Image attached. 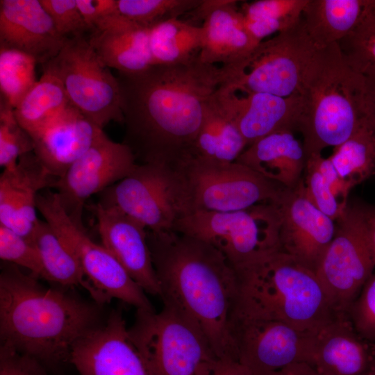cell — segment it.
<instances>
[{
    "instance_id": "6da1fadb",
    "label": "cell",
    "mask_w": 375,
    "mask_h": 375,
    "mask_svg": "<svg viewBox=\"0 0 375 375\" xmlns=\"http://www.w3.org/2000/svg\"><path fill=\"white\" fill-rule=\"evenodd\" d=\"M123 143L138 164L175 167L191 158L208 101L226 81L224 67L197 57L174 65L118 73Z\"/></svg>"
},
{
    "instance_id": "7a4b0ae2",
    "label": "cell",
    "mask_w": 375,
    "mask_h": 375,
    "mask_svg": "<svg viewBox=\"0 0 375 375\" xmlns=\"http://www.w3.org/2000/svg\"><path fill=\"white\" fill-rule=\"evenodd\" d=\"M147 241L163 303L201 331L218 359L238 360L232 334L235 268L210 244L175 231L147 230Z\"/></svg>"
},
{
    "instance_id": "3957f363",
    "label": "cell",
    "mask_w": 375,
    "mask_h": 375,
    "mask_svg": "<svg viewBox=\"0 0 375 375\" xmlns=\"http://www.w3.org/2000/svg\"><path fill=\"white\" fill-rule=\"evenodd\" d=\"M19 267L0 274L1 347L41 363L69 360L73 347L99 325L97 308L74 295L48 288Z\"/></svg>"
},
{
    "instance_id": "277c9868",
    "label": "cell",
    "mask_w": 375,
    "mask_h": 375,
    "mask_svg": "<svg viewBox=\"0 0 375 375\" xmlns=\"http://www.w3.org/2000/svg\"><path fill=\"white\" fill-rule=\"evenodd\" d=\"M235 269L233 316L281 321L312 331L337 314L316 273L281 251Z\"/></svg>"
},
{
    "instance_id": "5b68a950",
    "label": "cell",
    "mask_w": 375,
    "mask_h": 375,
    "mask_svg": "<svg viewBox=\"0 0 375 375\" xmlns=\"http://www.w3.org/2000/svg\"><path fill=\"white\" fill-rule=\"evenodd\" d=\"M361 76L347 63L339 44L319 49L298 92L301 112L297 131L306 158L345 142L363 121Z\"/></svg>"
},
{
    "instance_id": "8992f818",
    "label": "cell",
    "mask_w": 375,
    "mask_h": 375,
    "mask_svg": "<svg viewBox=\"0 0 375 375\" xmlns=\"http://www.w3.org/2000/svg\"><path fill=\"white\" fill-rule=\"evenodd\" d=\"M128 334L149 375H208L218 358L201 331L172 306L137 309Z\"/></svg>"
},
{
    "instance_id": "52a82bcc",
    "label": "cell",
    "mask_w": 375,
    "mask_h": 375,
    "mask_svg": "<svg viewBox=\"0 0 375 375\" xmlns=\"http://www.w3.org/2000/svg\"><path fill=\"white\" fill-rule=\"evenodd\" d=\"M281 215L275 203L231 212L190 213L173 231L199 239L220 251L235 268L280 251Z\"/></svg>"
},
{
    "instance_id": "ba28073f",
    "label": "cell",
    "mask_w": 375,
    "mask_h": 375,
    "mask_svg": "<svg viewBox=\"0 0 375 375\" xmlns=\"http://www.w3.org/2000/svg\"><path fill=\"white\" fill-rule=\"evenodd\" d=\"M174 168L183 184L188 215L231 212L275 203L285 188L237 162L190 158Z\"/></svg>"
},
{
    "instance_id": "9c48e42d",
    "label": "cell",
    "mask_w": 375,
    "mask_h": 375,
    "mask_svg": "<svg viewBox=\"0 0 375 375\" xmlns=\"http://www.w3.org/2000/svg\"><path fill=\"white\" fill-rule=\"evenodd\" d=\"M318 48L302 19L260 42L242 62L224 67L225 82L242 92H265L283 97L298 94ZM322 49V48H321Z\"/></svg>"
},
{
    "instance_id": "30bf717a",
    "label": "cell",
    "mask_w": 375,
    "mask_h": 375,
    "mask_svg": "<svg viewBox=\"0 0 375 375\" xmlns=\"http://www.w3.org/2000/svg\"><path fill=\"white\" fill-rule=\"evenodd\" d=\"M99 60L88 35L66 38L59 53L42 65L62 83L71 104L101 128L124 124L117 76Z\"/></svg>"
},
{
    "instance_id": "8fae6325",
    "label": "cell",
    "mask_w": 375,
    "mask_h": 375,
    "mask_svg": "<svg viewBox=\"0 0 375 375\" xmlns=\"http://www.w3.org/2000/svg\"><path fill=\"white\" fill-rule=\"evenodd\" d=\"M37 209L78 260L94 288L97 303L117 299L137 309L154 310L145 292L134 281L115 256L94 242L83 226L67 214L55 192L48 189L37 198Z\"/></svg>"
},
{
    "instance_id": "7c38bea8",
    "label": "cell",
    "mask_w": 375,
    "mask_h": 375,
    "mask_svg": "<svg viewBox=\"0 0 375 375\" xmlns=\"http://www.w3.org/2000/svg\"><path fill=\"white\" fill-rule=\"evenodd\" d=\"M98 202L117 208L151 231H173L188 215L177 171L159 164L138 163L130 174L100 193Z\"/></svg>"
},
{
    "instance_id": "4fadbf2b",
    "label": "cell",
    "mask_w": 375,
    "mask_h": 375,
    "mask_svg": "<svg viewBox=\"0 0 375 375\" xmlns=\"http://www.w3.org/2000/svg\"><path fill=\"white\" fill-rule=\"evenodd\" d=\"M334 237L315 273L336 313H347L373 274L375 258L371 249L365 208L349 206L335 222Z\"/></svg>"
},
{
    "instance_id": "5bb4252c",
    "label": "cell",
    "mask_w": 375,
    "mask_h": 375,
    "mask_svg": "<svg viewBox=\"0 0 375 375\" xmlns=\"http://www.w3.org/2000/svg\"><path fill=\"white\" fill-rule=\"evenodd\" d=\"M138 162L123 142L103 131L94 144L70 167L53 188L67 214L79 225L87 200L130 174Z\"/></svg>"
},
{
    "instance_id": "9a60e30c",
    "label": "cell",
    "mask_w": 375,
    "mask_h": 375,
    "mask_svg": "<svg viewBox=\"0 0 375 375\" xmlns=\"http://www.w3.org/2000/svg\"><path fill=\"white\" fill-rule=\"evenodd\" d=\"M312 331L238 316L232 324L238 360L252 375H269L294 362L309 363Z\"/></svg>"
},
{
    "instance_id": "2e32d148",
    "label": "cell",
    "mask_w": 375,
    "mask_h": 375,
    "mask_svg": "<svg viewBox=\"0 0 375 375\" xmlns=\"http://www.w3.org/2000/svg\"><path fill=\"white\" fill-rule=\"evenodd\" d=\"M275 203L281 215L280 251L315 272L334 237L335 222L309 200L303 178L294 188H285Z\"/></svg>"
},
{
    "instance_id": "e0dca14e",
    "label": "cell",
    "mask_w": 375,
    "mask_h": 375,
    "mask_svg": "<svg viewBox=\"0 0 375 375\" xmlns=\"http://www.w3.org/2000/svg\"><path fill=\"white\" fill-rule=\"evenodd\" d=\"M69 360L80 375H149L119 311L80 339Z\"/></svg>"
},
{
    "instance_id": "ac0fdd59",
    "label": "cell",
    "mask_w": 375,
    "mask_h": 375,
    "mask_svg": "<svg viewBox=\"0 0 375 375\" xmlns=\"http://www.w3.org/2000/svg\"><path fill=\"white\" fill-rule=\"evenodd\" d=\"M88 208L97 219L101 244L146 293L160 297L147 241V229L115 207L97 202Z\"/></svg>"
},
{
    "instance_id": "d6986e66",
    "label": "cell",
    "mask_w": 375,
    "mask_h": 375,
    "mask_svg": "<svg viewBox=\"0 0 375 375\" xmlns=\"http://www.w3.org/2000/svg\"><path fill=\"white\" fill-rule=\"evenodd\" d=\"M309 364L321 375H375V344L349 315L337 313L312 332Z\"/></svg>"
},
{
    "instance_id": "ffe728a7",
    "label": "cell",
    "mask_w": 375,
    "mask_h": 375,
    "mask_svg": "<svg viewBox=\"0 0 375 375\" xmlns=\"http://www.w3.org/2000/svg\"><path fill=\"white\" fill-rule=\"evenodd\" d=\"M237 4L233 0H203L189 13L203 21L201 62L233 66L246 60L260 43L247 30Z\"/></svg>"
},
{
    "instance_id": "44dd1931",
    "label": "cell",
    "mask_w": 375,
    "mask_h": 375,
    "mask_svg": "<svg viewBox=\"0 0 375 375\" xmlns=\"http://www.w3.org/2000/svg\"><path fill=\"white\" fill-rule=\"evenodd\" d=\"M57 180L33 151L19 158L14 167L3 169L0 176V224L31 241L40 219L38 196L43 190L53 188Z\"/></svg>"
},
{
    "instance_id": "7402d4cb",
    "label": "cell",
    "mask_w": 375,
    "mask_h": 375,
    "mask_svg": "<svg viewBox=\"0 0 375 375\" xmlns=\"http://www.w3.org/2000/svg\"><path fill=\"white\" fill-rule=\"evenodd\" d=\"M218 91L247 147L275 132L297 131L301 112L299 94L286 97L265 92L240 94L225 83Z\"/></svg>"
},
{
    "instance_id": "603a6c76",
    "label": "cell",
    "mask_w": 375,
    "mask_h": 375,
    "mask_svg": "<svg viewBox=\"0 0 375 375\" xmlns=\"http://www.w3.org/2000/svg\"><path fill=\"white\" fill-rule=\"evenodd\" d=\"M65 40L40 0L0 1V47L25 53L42 66L59 53Z\"/></svg>"
},
{
    "instance_id": "cb8c5ba5",
    "label": "cell",
    "mask_w": 375,
    "mask_h": 375,
    "mask_svg": "<svg viewBox=\"0 0 375 375\" xmlns=\"http://www.w3.org/2000/svg\"><path fill=\"white\" fill-rule=\"evenodd\" d=\"M103 131L71 105L32 136L33 152L46 169L59 178Z\"/></svg>"
},
{
    "instance_id": "d4e9b609",
    "label": "cell",
    "mask_w": 375,
    "mask_h": 375,
    "mask_svg": "<svg viewBox=\"0 0 375 375\" xmlns=\"http://www.w3.org/2000/svg\"><path fill=\"white\" fill-rule=\"evenodd\" d=\"M149 31L117 13L97 23L88 38L106 67L134 74L152 66Z\"/></svg>"
},
{
    "instance_id": "484cf974",
    "label": "cell",
    "mask_w": 375,
    "mask_h": 375,
    "mask_svg": "<svg viewBox=\"0 0 375 375\" xmlns=\"http://www.w3.org/2000/svg\"><path fill=\"white\" fill-rule=\"evenodd\" d=\"M235 162L284 188H293L303 178L306 156L293 132L282 131L249 146Z\"/></svg>"
},
{
    "instance_id": "4316f807",
    "label": "cell",
    "mask_w": 375,
    "mask_h": 375,
    "mask_svg": "<svg viewBox=\"0 0 375 375\" xmlns=\"http://www.w3.org/2000/svg\"><path fill=\"white\" fill-rule=\"evenodd\" d=\"M218 90L208 101L190 158L234 162L247 144Z\"/></svg>"
},
{
    "instance_id": "83f0119b",
    "label": "cell",
    "mask_w": 375,
    "mask_h": 375,
    "mask_svg": "<svg viewBox=\"0 0 375 375\" xmlns=\"http://www.w3.org/2000/svg\"><path fill=\"white\" fill-rule=\"evenodd\" d=\"M369 0H308L301 19L314 44L324 48L340 42L360 23Z\"/></svg>"
},
{
    "instance_id": "f1b7e54d",
    "label": "cell",
    "mask_w": 375,
    "mask_h": 375,
    "mask_svg": "<svg viewBox=\"0 0 375 375\" xmlns=\"http://www.w3.org/2000/svg\"><path fill=\"white\" fill-rule=\"evenodd\" d=\"M31 241L39 252L47 281L63 286H81L97 300L96 292L78 260L48 222L38 220Z\"/></svg>"
},
{
    "instance_id": "f546056e",
    "label": "cell",
    "mask_w": 375,
    "mask_h": 375,
    "mask_svg": "<svg viewBox=\"0 0 375 375\" xmlns=\"http://www.w3.org/2000/svg\"><path fill=\"white\" fill-rule=\"evenodd\" d=\"M303 180L309 200L337 222L345 214L351 188L340 176L328 158L322 153L306 158Z\"/></svg>"
},
{
    "instance_id": "4dcf8cb0",
    "label": "cell",
    "mask_w": 375,
    "mask_h": 375,
    "mask_svg": "<svg viewBox=\"0 0 375 375\" xmlns=\"http://www.w3.org/2000/svg\"><path fill=\"white\" fill-rule=\"evenodd\" d=\"M152 65H174L199 56L202 28L180 18L158 23L149 28Z\"/></svg>"
},
{
    "instance_id": "1f68e13d",
    "label": "cell",
    "mask_w": 375,
    "mask_h": 375,
    "mask_svg": "<svg viewBox=\"0 0 375 375\" xmlns=\"http://www.w3.org/2000/svg\"><path fill=\"white\" fill-rule=\"evenodd\" d=\"M71 105L60 81L43 71L41 78L14 110L18 122L32 137Z\"/></svg>"
},
{
    "instance_id": "d6a6232c",
    "label": "cell",
    "mask_w": 375,
    "mask_h": 375,
    "mask_svg": "<svg viewBox=\"0 0 375 375\" xmlns=\"http://www.w3.org/2000/svg\"><path fill=\"white\" fill-rule=\"evenodd\" d=\"M352 189L375 173V130L363 118L359 128L328 157Z\"/></svg>"
},
{
    "instance_id": "836d02e7",
    "label": "cell",
    "mask_w": 375,
    "mask_h": 375,
    "mask_svg": "<svg viewBox=\"0 0 375 375\" xmlns=\"http://www.w3.org/2000/svg\"><path fill=\"white\" fill-rule=\"evenodd\" d=\"M308 0H258L242 3L240 10L249 34L258 42L301 19Z\"/></svg>"
},
{
    "instance_id": "e575fe53",
    "label": "cell",
    "mask_w": 375,
    "mask_h": 375,
    "mask_svg": "<svg viewBox=\"0 0 375 375\" xmlns=\"http://www.w3.org/2000/svg\"><path fill=\"white\" fill-rule=\"evenodd\" d=\"M339 46L348 65L357 74L375 78V12L372 0L358 26Z\"/></svg>"
},
{
    "instance_id": "d590c367",
    "label": "cell",
    "mask_w": 375,
    "mask_h": 375,
    "mask_svg": "<svg viewBox=\"0 0 375 375\" xmlns=\"http://www.w3.org/2000/svg\"><path fill=\"white\" fill-rule=\"evenodd\" d=\"M36 64L35 60L25 53L0 47L1 98L14 109L37 82Z\"/></svg>"
},
{
    "instance_id": "8d00e7d4",
    "label": "cell",
    "mask_w": 375,
    "mask_h": 375,
    "mask_svg": "<svg viewBox=\"0 0 375 375\" xmlns=\"http://www.w3.org/2000/svg\"><path fill=\"white\" fill-rule=\"evenodd\" d=\"M203 0H117L121 16L148 28L164 21L189 14Z\"/></svg>"
},
{
    "instance_id": "74e56055",
    "label": "cell",
    "mask_w": 375,
    "mask_h": 375,
    "mask_svg": "<svg viewBox=\"0 0 375 375\" xmlns=\"http://www.w3.org/2000/svg\"><path fill=\"white\" fill-rule=\"evenodd\" d=\"M33 150V140L18 122L14 108L0 98V166L3 169L14 167Z\"/></svg>"
},
{
    "instance_id": "f35d334b",
    "label": "cell",
    "mask_w": 375,
    "mask_h": 375,
    "mask_svg": "<svg viewBox=\"0 0 375 375\" xmlns=\"http://www.w3.org/2000/svg\"><path fill=\"white\" fill-rule=\"evenodd\" d=\"M1 260L28 269L37 278L47 280L39 252L28 239L0 224Z\"/></svg>"
},
{
    "instance_id": "ab89813d",
    "label": "cell",
    "mask_w": 375,
    "mask_h": 375,
    "mask_svg": "<svg viewBox=\"0 0 375 375\" xmlns=\"http://www.w3.org/2000/svg\"><path fill=\"white\" fill-rule=\"evenodd\" d=\"M58 33L65 38L90 31L77 6L76 0H40Z\"/></svg>"
},
{
    "instance_id": "60d3db41",
    "label": "cell",
    "mask_w": 375,
    "mask_h": 375,
    "mask_svg": "<svg viewBox=\"0 0 375 375\" xmlns=\"http://www.w3.org/2000/svg\"><path fill=\"white\" fill-rule=\"evenodd\" d=\"M348 315L358 333L375 342V274L364 285Z\"/></svg>"
},
{
    "instance_id": "b9f144b4",
    "label": "cell",
    "mask_w": 375,
    "mask_h": 375,
    "mask_svg": "<svg viewBox=\"0 0 375 375\" xmlns=\"http://www.w3.org/2000/svg\"><path fill=\"white\" fill-rule=\"evenodd\" d=\"M0 375H47L38 360L6 347L0 348Z\"/></svg>"
},
{
    "instance_id": "7bdbcfd3",
    "label": "cell",
    "mask_w": 375,
    "mask_h": 375,
    "mask_svg": "<svg viewBox=\"0 0 375 375\" xmlns=\"http://www.w3.org/2000/svg\"><path fill=\"white\" fill-rule=\"evenodd\" d=\"M76 3L90 31L101 20L118 13L117 0H76Z\"/></svg>"
},
{
    "instance_id": "ee69618b",
    "label": "cell",
    "mask_w": 375,
    "mask_h": 375,
    "mask_svg": "<svg viewBox=\"0 0 375 375\" xmlns=\"http://www.w3.org/2000/svg\"><path fill=\"white\" fill-rule=\"evenodd\" d=\"M360 76V105L362 117L375 130V78Z\"/></svg>"
},
{
    "instance_id": "f6af8a7d",
    "label": "cell",
    "mask_w": 375,
    "mask_h": 375,
    "mask_svg": "<svg viewBox=\"0 0 375 375\" xmlns=\"http://www.w3.org/2000/svg\"><path fill=\"white\" fill-rule=\"evenodd\" d=\"M208 375H252L239 361L218 359Z\"/></svg>"
},
{
    "instance_id": "bcb514c9",
    "label": "cell",
    "mask_w": 375,
    "mask_h": 375,
    "mask_svg": "<svg viewBox=\"0 0 375 375\" xmlns=\"http://www.w3.org/2000/svg\"><path fill=\"white\" fill-rule=\"evenodd\" d=\"M269 375H321L316 369L306 362L289 365Z\"/></svg>"
},
{
    "instance_id": "7dc6e473",
    "label": "cell",
    "mask_w": 375,
    "mask_h": 375,
    "mask_svg": "<svg viewBox=\"0 0 375 375\" xmlns=\"http://www.w3.org/2000/svg\"><path fill=\"white\" fill-rule=\"evenodd\" d=\"M368 240L375 258V211L365 208Z\"/></svg>"
},
{
    "instance_id": "c3c4849f",
    "label": "cell",
    "mask_w": 375,
    "mask_h": 375,
    "mask_svg": "<svg viewBox=\"0 0 375 375\" xmlns=\"http://www.w3.org/2000/svg\"><path fill=\"white\" fill-rule=\"evenodd\" d=\"M372 8H373V10L375 12V0H373L372 1Z\"/></svg>"
}]
</instances>
